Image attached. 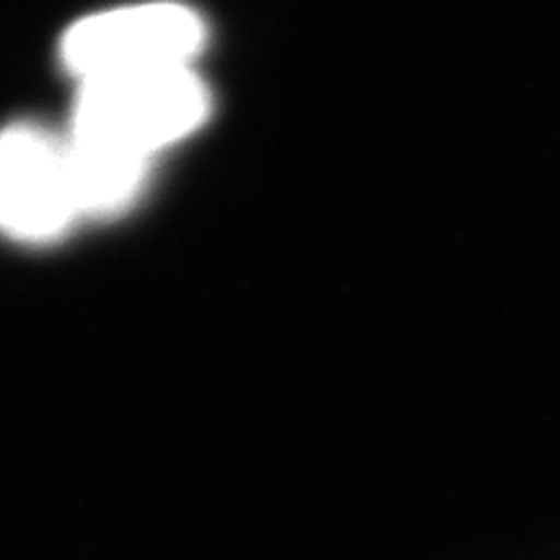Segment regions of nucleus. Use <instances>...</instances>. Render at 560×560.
I'll return each mask as SVG.
<instances>
[{
	"label": "nucleus",
	"mask_w": 560,
	"mask_h": 560,
	"mask_svg": "<svg viewBox=\"0 0 560 560\" xmlns=\"http://www.w3.org/2000/svg\"><path fill=\"white\" fill-rule=\"evenodd\" d=\"M210 94L192 66L81 81L70 136L151 164L208 120Z\"/></svg>",
	"instance_id": "f257e3e1"
},
{
	"label": "nucleus",
	"mask_w": 560,
	"mask_h": 560,
	"mask_svg": "<svg viewBox=\"0 0 560 560\" xmlns=\"http://www.w3.org/2000/svg\"><path fill=\"white\" fill-rule=\"evenodd\" d=\"M208 42L206 21L185 3L122 5L75 21L62 37V62L75 79L192 66Z\"/></svg>",
	"instance_id": "f03ea898"
},
{
	"label": "nucleus",
	"mask_w": 560,
	"mask_h": 560,
	"mask_svg": "<svg viewBox=\"0 0 560 560\" xmlns=\"http://www.w3.org/2000/svg\"><path fill=\"white\" fill-rule=\"evenodd\" d=\"M81 219L66 138L37 125L0 132V231L19 242H52Z\"/></svg>",
	"instance_id": "7ed1b4c3"
}]
</instances>
